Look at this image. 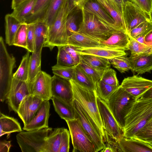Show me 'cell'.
Listing matches in <instances>:
<instances>
[{"label": "cell", "mask_w": 152, "mask_h": 152, "mask_svg": "<svg viewBox=\"0 0 152 152\" xmlns=\"http://www.w3.org/2000/svg\"><path fill=\"white\" fill-rule=\"evenodd\" d=\"M70 81L73 99L80 104L96 132L104 140L105 132L98 107L96 90L85 87L74 80H72Z\"/></svg>", "instance_id": "cell-1"}, {"label": "cell", "mask_w": 152, "mask_h": 152, "mask_svg": "<svg viewBox=\"0 0 152 152\" xmlns=\"http://www.w3.org/2000/svg\"><path fill=\"white\" fill-rule=\"evenodd\" d=\"M152 117V99H137L125 118L124 137H133Z\"/></svg>", "instance_id": "cell-2"}, {"label": "cell", "mask_w": 152, "mask_h": 152, "mask_svg": "<svg viewBox=\"0 0 152 152\" xmlns=\"http://www.w3.org/2000/svg\"><path fill=\"white\" fill-rule=\"evenodd\" d=\"M15 58L8 52L3 38L0 37V100L7 99L13 80L16 67Z\"/></svg>", "instance_id": "cell-3"}, {"label": "cell", "mask_w": 152, "mask_h": 152, "mask_svg": "<svg viewBox=\"0 0 152 152\" xmlns=\"http://www.w3.org/2000/svg\"><path fill=\"white\" fill-rule=\"evenodd\" d=\"M137 99L120 85L106 102L123 131L125 118Z\"/></svg>", "instance_id": "cell-4"}, {"label": "cell", "mask_w": 152, "mask_h": 152, "mask_svg": "<svg viewBox=\"0 0 152 152\" xmlns=\"http://www.w3.org/2000/svg\"><path fill=\"white\" fill-rule=\"evenodd\" d=\"M68 14V0H65L53 23L48 27V38L43 47L52 50L56 46L67 45L69 36L66 21Z\"/></svg>", "instance_id": "cell-5"}, {"label": "cell", "mask_w": 152, "mask_h": 152, "mask_svg": "<svg viewBox=\"0 0 152 152\" xmlns=\"http://www.w3.org/2000/svg\"><path fill=\"white\" fill-rule=\"evenodd\" d=\"M82 21L77 31L100 41L107 39L118 30L104 23L96 16L83 9Z\"/></svg>", "instance_id": "cell-6"}, {"label": "cell", "mask_w": 152, "mask_h": 152, "mask_svg": "<svg viewBox=\"0 0 152 152\" xmlns=\"http://www.w3.org/2000/svg\"><path fill=\"white\" fill-rule=\"evenodd\" d=\"M53 131L51 127L28 131H21L16 136L22 152H45L46 139Z\"/></svg>", "instance_id": "cell-7"}, {"label": "cell", "mask_w": 152, "mask_h": 152, "mask_svg": "<svg viewBox=\"0 0 152 152\" xmlns=\"http://www.w3.org/2000/svg\"><path fill=\"white\" fill-rule=\"evenodd\" d=\"M68 125L73 152H96L94 145L77 119L65 121Z\"/></svg>", "instance_id": "cell-8"}, {"label": "cell", "mask_w": 152, "mask_h": 152, "mask_svg": "<svg viewBox=\"0 0 152 152\" xmlns=\"http://www.w3.org/2000/svg\"><path fill=\"white\" fill-rule=\"evenodd\" d=\"M97 103L104 127L105 138L117 142L124 136L122 129L118 125L106 102L97 96Z\"/></svg>", "instance_id": "cell-9"}, {"label": "cell", "mask_w": 152, "mask_h": 152, "mask_svg": "<svg viewBox=\"0 0 152 152\" xmlns=\"http://www.w3.org/2000/svg\"><path fill=\"white\" fill-rule=\"evenodd\" d=\"M124 20L128 34L130 31L142 22L152 21V17L143 10L132 0H127L123 6Z\"/></svg>", "instance_id": "cell-10"}, {"label": "cell", "mask_w": 152, "mask_h": 152, "mask_svg": "<svg viewBox=\"0 0 152 152\" xmlns=\"http://www.w3.org/2000/svg\"><path fill=\"white\" fill-rule=\"evenodd\" d=\"M72 104L75 111V118L78 120L85 131L92 140L95 146L96 152L104 149L106 146L104 140L96 132L80 104L74 99Z\"/></svg>", "instance_id": "cell-11"}, {"label": "cell", "mask_w": 152, "mask_h": 152, "mask_svg": "<svg viewBox=\"0 0 152 152\" xmlns=\"http://www.w3.org/2000/svg\"><path fill=\"white\" fill-rule=\"evenodd\" d=\"M30 94L27 82L13 78L11 88L7 100L10 111L17 113L19 106L23 99Z\"/></svg>", "instance_id": "cell-12"}, {"label": "cell", "mask_w": 152, "mask_h": 152, "mask_svg": "<svg viewBox=\"0 0 152 152\" xmlns=\"http://www.w3.org/2000/svg\"><path fill=\"white\" fill-rule=\"evenodd\" d=\"M52 77L41 71L33 82L29 85L30 94L34 95L43 101L51 99Z\"/></svg>", "instance_id": "cell-13"}, {"label": "cell", "mask_w": 152, "mask_h": 152, "mask_svg": "<svg viewBox=\"0 0 152 152\" xmlns=\"http://www.w3.org/2000/svg\"><path fill=\"white\" fill-rule=\"evenodd\" d=\"M120 86L137 99L152 87V80L134 75L124 78Z\"/></svg>", "instance_id": "cell-14"}, {"label": "cell", "mask_w": 152, "mask_h": 152, "mask_svg": "<svg viewBox=\"0 0 152 152\" xmlns=\"http://www.w3.org/2000/svg\"><path fill=\"white\" fill-rule=\"evenodd\" d=\"M43 101L31 94L26 96L20 103L17 113L23 122L27 124L32 119Z\"/></svg>", "instance_id": "cell-15"}, {"label": "cell", "mask_w": 152, "mask_h": 152, "mask_svg": "<svg viewBox=\"0 0 152 152\" xmlns=\"http://www.w3.org/2000/svg\"><path fill=\"white\" fill-rule=\"evenodd\" d=\"M52 97H55L72 103L73 100V96L70 80L55 75L52 77Z\"/></svg>", "instance_id": "cell-16"}, {"label": "cell", "mask_w": 152, "mask_h": 152, "mask_svg": "<svg viewBox=\"0 0 152 152\" xmlns=\"http://www.w3.org/2000/svg\"><path fill=\"white\" fill-rule=\"evenodd\" d=\"M50 108L49 100L43 101L32 119L27 124L24 125L23 130L28 131L48 127Z\"/></svg>", "instance_id": "cell-17"}, {"label": "cell", "mask_w": 152, "mask_h": 152, "mask_svg": "<svg viewBox=\"0 0 152 152\" xmlns=\"http://www.w3.org/2000/svg\"><path fill=\"white\" fill-rule=\"evenodd\" d=\"M75 47L77 52L80 55H92L109 60L117 57L128 55L124 50L106 46L88 48Z\"/></svg>", "instance_id": "cell-18"}, {"label": "cell", "mask_w": 152, "mask_h": 152, "mask_svg": "<svg viewBox=\"0 0 152 152\" xmlns=\"http://www.w3.org/2000/svg\"><path fill=\"white\" fill-rule=\"evenodd\" d=\"M96 0L113 19L116 28L128 34L123 16V7L113 0Z\"/></svg>", "instance_id": "cell-19"}, {"label": "cell", "mask_w": 152, "mask_h": 152, "mask_svg": "<svg viewBox=\"0 0 152 152\" xmlns=\"http://www.w3.org/2000/svg\"><path fill=\"white\" fill-rule=\"evenodd\" d=\"M123 152H152V146L148 143L134 138L123 137L117 142Z\"/></svg>", "instance_id": "cell-20"}, {"label": "cell", "mask_w": 152, "mask_h": 152, "mask_svg": "<svg viewBox=\"0 0 152 152\" xmlns=\"http://www.w3.org/2000/svg\"><path fill=\"white\" fill-rule=\"evenodd\" d=\"M83 9L95 15L107 25L119 30L115 26L113 19L96 0H88Z\"/></svg>", "instance_id": "cell-21"}, {"label": "cell", "mask_w": 152, "mask_h": 152, "mask_svg": "<svg viewBox=\"0 0 152 152\" xmlns=\"http://www.w3.org/2000/svg\"><path fill=\"white\" fill-rule=\"evenodd\" d=\"M129 58L133 72L142 74L152 70V53L130 56Z\"/></svg>", "instance_id": "cell-22"}, {"label": "cell", "mask_w": 152, "mask_h": 152, "mask_svg": "<svg viewBox=\"0 0 152 152\" xmlns=\"http://www.w3.org/2000/svg\"><path fill=\"white\" fill-rule=\"evenodd\" d=\"M51 0H36L33 8L26 19L27 24L43 21L49 7Z\"/></svg>", "instance_id": "cell-23"}, {"label": "cell", "mask_w": 152, "mask_h": 152, "mask_svg": "<svg viewBox=\"0 0 152 152\" xmlns=\"http://www.w3.org/2000/svg\"><path fill=\"white\" fill-rule=\"evenodd\" d=\"M129 37L124 32L117 30L106 40L101 41L102 46L128 50Z\"/></svg>", "instance_id": "cell-24"}, {"label": "cell", "mask_w": 152, "mask_h": 152, "mask_svg": "<svg viewBox=\"0 0 152 152\" xmlns=\"http://www.w3.org/2000/svg\"><path fill=\"white\" fill-rule=\"evenodd\" d=\"M67 45L84 48L102 46L100 41L78 31L69 37Z\"/></svg>", "instance_id": "cell-25"}, {"label": "cell", "mask_w": 152, "mask_h": 152, "mask_svg": "<svg viewBox=\"0 0 152 152\" xmlns=\"http://www.w3.org/2000/svg\"><path fill=\"white\" fill-rule=\"evenodd\" d=\"M22 131V129L17 120L11 117L0 113V136L7 134V138L12 132Z\"/></svg>", "instance_id": "cell-26"}, {"label": "cell", "mask_w": 152, "mask_h": 152, "mask_svg": "<svg viewBox=\"0 0 152 152\" xmlns=\"http://www.w3.org/2000/svg\"><path fill=\"white\" fill-rule=\"evenodd\" d=\"M52 99L56 112L65 121L75 119V113L72 103H69L55 97Z\"/></svg>", "instance_id": "cell-27"}, {"label": "cell", "mask_w": 152, "mask_h": 152, "mask_svg": "<svg viewBox=\"0 0 152 152\" xmlns=\"http://www.w3.org/2000/svg\"><path fill=\"white\" fill-rule=\"evenodd\" d=\"M83 17V9L76 7L68 14L66 28L68 36L77 31Z\"/></svg>", "instance_id": "cell-28"}, {"label": "cell", "mask_w": 152, "mask_h": 152, "mask_svg": "<svg viewBox=\"0 0 152 152\" xmlns=\"http://www.w3.org/2000/svg\"><path fill=\"white\" fill-rule=\"evenodd\" d=\"M5 42L9 46L13 45L15 34L22 24L11 14L5 17Z\"/></svg>", "instance_id": "cell-29"}, {"label": "cell", "mask_w": 152, "mask_h": 152, "mask_svg": "<svg viewBox=\"0 0 152 152\" xmlns=\"http://www.w3.org/2000/svg\"><path fill=\"white\" fill-rule=\"evenodd\" d=\"M34 24L35 38L34 51L37 52L42 50L47 41L48 28L43 21L37 22Z\"/></svg>", "instance_id": "cell-30"}, {"label": "cell", "mask_w": 152, "mask_h": 152, "mask_svg": "<svg viewBox=\"0 0 152 152\" xmlns=\"http://www.w3.org/2000/svg\"><path fill=\"white\" fill-rule=\"evenodd\" d=\"M80 55V61L98 70L104 71L110 67V61L107 58L92 55Z\"/></svg>", "instance_id": "cell-31"}, {"label": "cell", "mask_w": 152, "mask_h": 152, "mask_svg": "<svg viewBox=\"0 0 152 152\" xmlns=\"http://www.w3.org/2000/svg\"><path fill=\"white\" fill-rule=\"evenodd\" d=\"M42 50L34 51L30 56L28 77V85L31 83L41 70V55Z\"/></svg>", "instance_id": "cell-32"}, {"label": "cell", "mask_w": 152, "mask_h": 152, "mask_svg": "<svg viewBox=\"0 0 152 152\" xmlns=\"http://www.w3.org/2000/svg\"><path fill=\"white\" fill-rule=\"evenodd\" d=\"M36 0H26L13 9L11 13L21 23H25L26 17L30 14L35 3Z\"/></svg>", "instance_id": "cell-33"}, {"label": "cell", "mask_w": 152, "mask_h": 152, "mask_svg": "<svg viewBox=\"0 0 152 152\" xmlns=\"http://www.w3.org/2000/svg\"><path fill=\"white\" fill-rule=\"evenodd\" d=\"M63 129L56 128L53 130L46 139L45 152H59Z\"/></svg>", "instance_id": "cell-34"}, {"label": "cell", "mask_w": 152, "mask_h": 152, "mask_svg": "<svg viewBox=\"0 0 152 152\" xmlns=\"http://www.w3.org/2000/svg\"><path fill=\"white\" fill-rule=\"evenodd\" d=\"M72 80L85 87L96 90V84L78 65L74 68Z\"/></svg>", "instance_id": "cell-35"}, {"label": "cell", "mask_w": 152, "mask_h": 152, "mask_svg": "<svg viewBox=\"0 0 152 152\" xmlns=\"http://www.w3.org/2000/svg\"><path fill=\"white\" fill-rule=\"evenodd\" d=\"M65 0H51L49 7L43 20L48 27L54 22Z\"/></svg>", "instance_id": "cell-36"}, {"label": "cell", "mask_w": 152, "mask_h": 152, "mask_svg": "<svg viewBox=\"0 0 152 152\" xmlns=\"http://www.w3.org/2000/svg\"><path fill=\"white\" fill-rule=\"evenodd\" d=\"M30 52L28 51L23 57L20 64L15 72L13 74V77L17 80L28 81Z\"/></svg>", "instance_id": "cell-37"}, {"label": "cell", "mask_w": 152, "mask_h": 152, "mask_svg": "<svg viewBox=\"0 0 152 152\" xmlns=\"http://www.w3.org/2000/svg\"><path fill=\"white\" fill-rule=\"evenodd\" d=\"M128 48L131 52V56L152 53L150 48L132 37H129Z\"/></svg>", "instance_id": "cell-38"}, {"label": "cell", "mask_w": 152, "mask_h": 152, "mask_svg": "<svg viewBox=\"0 0 152 152\" xmlns=\"http://www.w3.org/2000/svg\"><path fill=\"white\" fill-rule=\"evenodd\" d=\"M97 96L106 102L110 96L119 87L110 85L100 80L96 83Z\"/></svg>", "instance_id": "cell-39"}, {"label": "cell", "mask_w": 152, "mask_h": 152, "mask_svg": "<svg viewBox=\"0 0 152 152\" xmlns=\"http://www.w3.org/2000/svg\"><path fill=\"white\" fill-rule=\"evenodd\" d=\"M58 53L56 65L60 67H70L77 65L70 55L64 49L63 46L57 47Z\"/></svg>", "instance_id": "cell-40"}, {"label": "cell", "mask_w": 152, "mask_h": 152, "mask_svg": "<svg viewBox=\"0 0 152 152\" xmlns=\"http://www.w3.org/2000/svg\"><path fill=\"white\" fill-rule=\"evenodd\" d=\"M109 60L113 66L121 73L131 70L130 62L126 55L117 57Z\"/></svg>", "instance_id": "cell-41"}, {"label": "cell", "mask_w": 152, "mask_h": 152, "mask_svg": "<svg viewBox=\"0 0 152 152\" xmlns=\"http://www.w3.org/2000/svg\"><path fill=\"white\" fill-rule=\"evenodd\" d=\"M27 24L22 23L17 31L15 37L13 45L26 48Z\"/></svg>", "instance_id": "cell-42"}, {"label": "cell", "mask_w": 152, "mask_h": 152, "mask_svg": "<svg viewBox=\"0 0 152 152\" xmlns=\"http://www.w3.org/2000/svg\"><path fill=\"white\" fill-rule=\"evenodd\" d=\"M152 29V21H144L132 30L129 33V37L136 39L139 36L146 35Z\"/></svg>", "instance_id": "cell-43"}, {"label": "cell", "mask_w": 152, "mask_h": 152, "mask_svg": "<svg viewBox=\"0 0 152 152\" xmlns=\"http://www.w3.org/2000/svg\"><path fill=\"white\" fill-rule=\"evenodd\" d=\"M77 65L95 84L100 80L104 72L94 68L81 61Z\"/></svg>", "instance_id": "cell-44"}, {"label": "cell", "mask_w": 152, "mask_h": 152, "mask_svg": "<svg viewBox=\"0 0 152 152\" xmlns=\"http://www.w3.org/2000/svg\"><path fill=\"white\" fill-rule=\"evenodd\" d=\"M133 138L147 142L152 141V117Z\"/></svg>", "instance_id": "cell-45"}, {"label": "cell", "mask_w": 152, "mask_h": 152, "mask_svg": "<svg viewBox=\"0 0 152 152\" xmlns=\"http://www.w3.org/2000/svg\"><path fill=\"white\" fill-rule=\"evenodd\" d=\"M75 66L60 67L55 65L52 67V70L54 75L70 80L73 79L74 69Z\"/></svg>", "instance_id": "cell-46"}, {"label": "cell", "mask_w": 152, "mask_h": 152, "mask_svg": "<svg viewBox=\"0 0 152 152\" xmlns=\"http://www.w3.org/2000/svg\"><path fill=\"white\" fill-rule=\"evenodd\" d=\"M100 80L108 84L119 86V81L116 76V73L113 69L109 68L104 72Z\"/></svg>", "instance_id": "cell-47"}, {"label": "cell", "mask_w": 152, "mask_h": 152, "mask_svg": "<svg viewBox=\"0 0 152 152\" xmlns=\"http://www.w3.org/2000/svg\"><path fill=\"white\" fill-rule=\"evenodd\" d=\"M35 39L34 24H27L26 49L30 52L32 53L34 51Z\"/></svg>", "instance_id": "cell-48"}, {"label": "cell", "mask_w": 152, "mask_h": 152, "mask_svg": "<svg viewBox=\"0 0 152 152\" xmlns=\"http://www.w3.org/2000/svg\"><path fill=\"white\" fill-rule=\"evenodd\" d=\"M70 133L66 129L63 128L61 134L59 152H68L70 148Z\"/></svg>", "instance_id": "cell-49"}, {"label": "cell", "mask_w": 152, "mask_h": 152, "mask_svg": "<svg viewBox=\"0 0 152 152\" xmlns=\"http://www.w3.org/2000/svg\"><path fill=\"white\" fill-rule=\"evenodd\" d=\"M143 10L152 17L151 0H132Z\"/></svg>", "instance_id": "cell-50"}, {"label": "cell", "mask_w": 152, "mask_h": 152, "mask_svg": "<svg viewBox=\"0 0 152 152\" xmlns=\"http://www.w3.org/2000/svg\"><path fill=\"white\" fill-rule=\"evenodd\" d=\"M66 52L71 57L75 62L78 64L80 61V55L79 54L75 49V47L73 46L67 45L63 46Z\"/></svg>", "instance_id": "cell-51"}, {"label": "cell", "mask_w": 152, "mask_h": 152, "mask_svg": "<svg viewBox=\"0 0 152 152\" xmlns=\"http://www.w3.org/2000/svg\"><path fill=\"white\" fill-rule=\"evenodd\" d=\"M88 0H68V13L76 7L83 9Z\"/></svg>", "instance_id": "cell-52"}, {"label": "cell", "mask_w": 152, "mask_h": 152, "mask_svg": "<svg viewBox=\"0 0 152 152\" xmlns=\"http://www.w3.org/2000/svg\"><path fill=\"white\" fill-rule=\"evenodd\" d=\"M11 141H7L6 140L1 141L0 142V152H9L11 146Z\"/></svg>", "instance_id": "cell-53"}, {"label": "cell", "mask_w": 152, "mask_h": 152, "mask_svg": "<svg viewBox=\"0 0 152 152\" xmlns=\"http://www.w3.org/2000/svg\"><path fill=\"white\" fill-rule=\"evenodd\" d=\"M145 44L151 48L152 52V29L145 37Z\"/></svg>", "instance_id": "cell-54"}, {"label": "cell", "mask_w": 152, "mask_h": 152, "mask_svg": "<svg viewBox=\"0 0 152 152\" xmlns=\"http://www.w3.org/2000/svg\"><path fill=\"white\" fill-rule=\"evenodd\" d=\"M26 0H12L11 8L13 9L22 2Z\"/></svg>", "instance_id": "cell-55"}, {"label": "cell", "mask_w": 152, "mask_h": 152, "mask_svg": "<svg viewBox=\"0 0 152 152\" xmlns=\"http://www.w3.org/2000/svg\"><path fill=\"white\" fill-rule=\"evenodd\" d=\"M141 97L152 99V87L145 93Z\"/></svg>", "instance_id": "cell-56"}, {"label": "cell", "mask_w": 152, "mask_h": 152, "mask_svg": "<svg viewBox=\"0 0 152 152\" xmlns=\"http://www.w3.org/2000/svg\"><path fill=\"white\" fill-rule=\"evenodd\" d=\"M145 35H144L140 36L138 37L135 39L141 43L145 44Z\"/></svg>", "instance_id": "cell-57"}, {"label": "cell", "mask_w": 152, "mask_h": 152, "mask_svg": "<svg viewBox=\"0 0 152 152\" xmlns=\"http://www.w3.org/2000/svg\"><path fill=\"white\" fill-rule=\"evenodd\" d=\"M120 6H123L126 1L127 0H113Z\"/></svg>", "instance_id": "cell-58"}, {"label": "cell", "mask_w": 152, "mask_h": 152, "mask_svg": "<svg viewBox=\"0 0 152 152\" xmlns=\"http://www.w3.org/2000/svg\"><path fill=\"white\" fill-rule=\"evenodd\" d=\"M149 144L152 146V141L148 142Z\"/></svg>", "instance_id": "cell-59"}, {"label": "cell", "mask_w": 152, "mask_h": 152, "mask_svg": "<svg viewBox=\"0 0 152 152\" xmlns=\"http://www.w3.org/2000/svg\"><path fill=\"white\" fill-rule=\"evenodd\" d=\"M151 1H152V0H151Z\"/></svg>", "instance_id": "cell-60"}]
</instances>
